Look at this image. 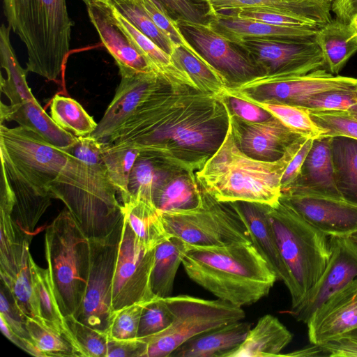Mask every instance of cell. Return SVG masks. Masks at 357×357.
<instances>
[{
  "instance_id": "6da1fadb",
  "label": "cell",
  "mask_w": 357,
  "mask_h": 357,
  "mask_svg": "<svg viewBox=\"0 0 357 357\" xmlns=\"http://www.w3.org/2000/svg\"><path fill=\"white\" fill-rule=\"evenodd\" d=\"M185 88L162 81L107 144L134 142L167 162H173L174 150L213 153L227 130L222 126L228 125L227 105L224 98L202 91L181 94Z\"/></svg>"
},
{
  "instance_id": "7a4b0ae2",
  "label": "cell",
  "mask_w": 357,
  "mask_h": 357,
  "mask_svg": "<svg viewBox=\"0 0 357 357\" xmlns=\"http://www.w3.org/2000/svg\"><path fill=\"white\" fill-rule=\"evenodd\" d=\"M306 138L297 139L278 160L254 158L238 146L229 109L224 139L197 173V179L204 191L220 202H246L274 208L280 202L282 175Z\"/></svg>"
},
{
  "instance_id": "3957f363",
  "label": "cell",
  "mask_w": 357,
  "mask_h": 357,
  "mask_svg": "<svg viewBox=\"0 0 357 357\" xmlns=\"http://www.w3.org/2000/svg\"><path fill=\"white\" fill-rule=\"evenodd\" d=\"M182 264L191 280L218 299L250 305L266 296L276 276L252 243L190 245Z\"/></svg>"
},
{
  "instance_id": "277c9868",
  "label": "cell",
  "mask_w": 357,
  "mask_h": 357,
  "mask_svg": "<svg viewBox=\"0 0 357 357\" xmlns=\"http://www.w3.org/2000/svg\"><path fill=\"white\" fill-rule=\"evenodd\" d=\"M8 26L27 53L26 70L49 81L63 72L73 22L66 0H3Z\"/></svg>"
},
{
  "instance_id": "5b68a950",
  "label": "cell",
  "mask_w": 357,
  "mask_h": 357,
  "mask_svg": "<svg viewBox=\"0 0 357 357\" xmlns=\"http://www.w3.org/2000/svg\"><path fill=\"white\" fill-rule=\"evenodd\" d=\"M270 218L281 257L293 288L291 308L296 307L323 273L331 255L328 236L280 202Z\"/></svg>"
},
{
  "instance_id": "8992f818",
  "label": "cell",
  "mask_w": 357,
  "mask_h": 357,
  "mask_svg": "<svg viewBox=\"0 0 357 357\" xmlns=\"http://www.w3.org/2000/svg\"><path fill=\"white\" fill-rule=\"evenodd\" d=\"M45 256L60 310L75 315L84 298L90 266V243L67 208L47 226Z\"/></svg>"
},
{
  "instance_id": "52a82bcc",
  "label": "cell",
  "mask_w": 357,
  "mask_h": 357,
  "mask_svg": "<svg viewBox=\"0 0 357 357\" xmlns=\"http://www.w3.org/2000/svg\"><path fill=\"white\" fill-rule=\"evenodd\" d=\"M165 298L173 314L172 322L160 333L140 337L146 344L145 357H169L191 337L245 317L241 307L218 298L206 300L188 295Z\"/></svg>"
},
{
  "instance_id": "ba28073f",
  "label": "cell",
  "mask_w": 357,
  "mask_h": 357,
  "mask_svg": "<svg viewBox=\"0 0 357 357\" xmlns=\"http://www.w3.org/2000/svg\"><path fill=\"white\" fill-rule=\"evenodd\" d=\"M195 208L162 212L165 228L190 245L223 246L252 243L248 231L236 212L204 191Z\"/></svg>"
},
{
  "instance_id": "9c48e42d",
  "label": "cell",
  "mask_w": 357,
  "mask_h": 357,
  "mask_svg": "<svg viewBox=\"0 0 357 357\" xmlns=\"http://www.w3.org/2000/svg\"><path fill=\"white\" fill-rule=\"evenodd\" d=\"M232 43L248 56L263 75L298 76L326 68L315 40L249 38Z\"/></svg>"
},
{
  "instance_id": "30bf717a",
  "label": "cell",
  "mask_w": 357,
  "mask_h": 357,
  "mask_svg": "<svg viewBox=\"0 0 357 357\" xmlns=\"http://www.w3.org/2000/svg\"><path fill=\"white\" fill-rule=\"evenodd\" d=\"M154 257L155 249L147 250L124 218L113 276L114 312L134 303H145L157 297L151 287Z\"/></svg>"
},
{
  "instance_id": "8fae6325",
  "label": "cell",
  "mask_w": 357,
  "mask_h": 357,
  "mask_svg": "<svg viewBox=\"0 0 357 357\" xmlns=\"http://www.w3.org/2000/svg\"><path fill=\"white\" fill-rule=\"evenodd\" d=\"M229 89L257 100L302 107L305 101L317 93L357 89V78L335 75L321 68L298 76L261 75Z\"/></svg>"
},
{
  "instance_id": "7c38bea8",
  "label": "cell",
  "mask_w": 357,
  "mask_h": 357,
  "mask_svg": "<svg viewBox=\"0 0 357 357\" xmlns=\"http://www.w3.org/2000/svg\"><path fill=\"white\" fill-rule=\"evenodd\" d=\"M121 232L108 239L89 240L87 285L82 303L73 315L79 321L107 334L114 314L112 282Z\"/></svg>"
},
{
  "instance_id": "4fadbf2b",
  "label": "cell",
  "mask_w": 357,
  "mask_h": 357,
  "mask_svg": "<svg viewBox=\"0 0 357 357\" xmlns=\"http://www.w3.org/2000/svg\"><path fill=\"white\" fill-rule=\"evenodd\" d=\"M189 43L228 80L230 86L263 75L262 71L236 44L209 24L176 21Z\"/></svg>"
},
{
  "instance_id": "5bb4252c",
  "label": "cell",
  "mask_w": 357,
  "mask_h": 357,
  "mask_svg": "<svg viewBox=\"0 0 357 357\" xmlns=\"http://www.w3.org/2000/svg\"><path fill=\"white\" fill-rule=\"evenodd\" d=\"M327 265L301 303L286 312L307 324L314 312L333 295L357 278V244L349 237L331 236Z\"/></svg>"
},
{
  "instance_id": "9a60e30c",
  "label": "cell",
  "mask_w": 357,
  "mask_h": 357,
  "mask_svg": "<svg viewBox=\"0 0 357 357\" xmlns=\"http://www.w3.org/2000/svg\"><path fill=\"white\" fill-rule=\"evenodd\" d=\"M84 3L89 19L103 45L115 60L121 77L155 73L124 30L113 5L102 0H87Z\"/></svg>"
},
{
  "instance_id": "2e32d148",
  "label": "cell",
  "mask_w": 357,
  "mask_h": 357,
  "mask_svg": "<svg viewBox=\"0 0 357 357\" xmlns=\"http://www.w3.org/2000/svg\"><path fill=\"white\" fill-rule=\"evenodd\" d=\"M280 201L327 236L357 232V204L342 197L285 193Z\"/></svg>"
},
{
  "instance_id": "e0dca14e",
  "label": "cell",
  "mask_w": 357,
  "mask_h": 357,
  "mask_svg": "<svg viewBox=\"0 0 357 357\" xmlns=\"http://www.w3.org/2000/svg\"><path fill=\"white\" fill-rule=\"evenodd\" d=\"M162 80L155 73L121 77L112 102L90 135L101 143H107L137 112Z\"/></svg>"
},
{
  "instance_id": "ac0fdd59",
  "label": "cell",
  "mask_w": 357,
  "mask_h": 357,
  "mask_svg": "<svg viewBox=\"0 0 357 357\" xmlns=\"http://www.w3.org/2000/svg\"><path fill=\"white\" fill-rule=\"evenodd\" d=\"M33 236L0 246V277L19 311L26 317H41L34 292L29 245Z\"/></svg>"
},
{
  "instance_id": "d6986e66",
  "label": "cell",
  "mask_w": 357,
  "mask_h": 357,
  "mask_svg": "<svg viewBox=\"0 0 357 357\" xmlns=\"http://www.w3.org/2000/svg\"><path fill=\"white\" fill-rule=\"evenodd\" d=\"M306 324L310 342L314 344L335 340L357 328V278L327 300Z\"/></svg>"
},
{
  "instance_id": "ffe728a7",
  "label": "cell",
  "mask_w": 357,
  "mask_h": 357,
  "mask_svg": "<svg viewBox=\"0 0 357 357\" xmlns=\"http://www.w3.org/2000/svg\"><path fill=\"white\" fill-rule=\"evenodd\" d=\"M227 204L245 225L252 243L268 262L277 280L282 281L290 293L292 280L280 252L269 214L271 207L246 202Z\"/></svg>"
},
{
  "instance_id": "44dd1931",
  "label": "cell",
  "mask_w": 357,
  "mask_h": 357,
  "mask_svg": "<svg viewBox=\"0 0 357 357\" xmlns=\"http://www.w3.org/2000/svg\"><path fill=\"white\" fill-rule=\"evenodd\" d=\"M232 122L234 135L240 149L259 160H275L299 138L303 137L284 125L274 116L257 123L242 121L243 126Z\"/></svg>"
},
{
  "instance_id": "7402d4cb",
  "label": "cell",
  "mask_w": 357,
  "mask_h": 357,
  "mask_svg": "<svg viewBox=\"0 0 357 357\" xmlns=\"http://www.w3.org/2000/svg\"><path fill=\"white\" fill-rule=\"evenodd\" d=\"M331 138L321 137L314 139L298 177L282 194L342 197L335 184Z\"/></svg>"
},
{
  "instance_id": "603a6c76",
  "label": "cell",
  "mask_w": 357,
  "mask_h": 357,
  "mask_svg": "<svg viewBox=\"0 0 357 357\" xmlns=\"http://www.w3.org/2000/svg\"><path fill=\"white\" fill-rule=\"evenodd\" d=\"M215 15L241 9H269L298 18L309 25L322 27L333 19L327 0H207Z\"/></svg>"
},
{
  "instance_id": "cb8c5ba5",
  "label": "cell",
  "mask_w": 357,
  "mask_h": 357,
  "mask_svg": "<svg viewBox=\"0 0 357 357\" xmlns=\"http://www.w3.org/2000/svg\"><path fill=\"white\" fill-rule=\"evenodd\" d=\"M208 24L231 42L249 38L315 40L320 28L311 25H274L228 15H216Z\"/></svg>"
},
{
  "instance_id": "d4e9b609",
  "label": "cell",
  "mask_w": 357,
  "mask_h": 357,
  "mask_svg": "<svg viewBox=\"0 0 357 357\" xmlns=\"http://www.w3.org/2000/svg\"><path fill=\"white\" fill-rule=\"evenodd\" d=\"M251 325L242 320L201 333L175 349L169 357H227L245 340Z\"/></svg>"
},
{
  "instance_id": "484cf974",
  "label": "cell",
  "mask_w": 357,
  "mask_h": 357,
  "mask_svg": "<svg viewBox=\"0 0 357 357\" xmlns=\"http://www.w3.org/2000/svg\"><path fill=\"white\" fill-rule=\"evenodd\" d=\"M1 123L15 121L29 128L50 144L65 149L73 145L77 137L59 126L47 114L36 98L17 105L1 102Z\"/></svg>"
},
{
  "instance_id": "4316f807",
  "label": "cell",
  "mask_w": 357,
  "mask_h": 357,
  "mask_svg": "<svg viewBox=\"0 0 357 357\" xmlns=\"http://www.w3.org/2000/svg\"><path fill=\"white\" fill-rule=\"evenodd\" d=\"M292 337L291 333L277 317L265 314L250 329L241 345L227 357L280 356Z\"/></svg>"
},
{
  "instance_id": "83f0119b",
  "label": "cell",
  "mask_w": 357,
  "mask_h": 357,
  "mask_svg": "<svg viewBox=\"0 0 357 357\" xmlns=\"http://www.w3.org/2000/svg\"><path fill=\"white\" fill-rule=\"evenodd\" d=\"M26 326L40 357H84L65 320L28 317Z\"/></svg>"
},
{
  "instance_id": "f1b7e54d",
  "label": "cell",
  "mask_w": 357,
  "mask_h": 357,
  "mask_svg": "<svg viewBox=\"0 0 357 357\" xmlns=\"http://www.w3.org/2000/svg\"><path fill=\"white\" fill-rule=\"evenodd\" d=\"M315 40L326 70L335 75L357 52V33L349 23L336 18L319 29Z\"/></svg>"
},
{
  "instance_id": "f546056e",
  "label": "cell",
  "mask_w": 357,
  "mask_h": 357,
  "mask_svg": "<svg viewBox=\"0 0 357 357\" xmlns=\"http://www.w3.org/2000/svg\"><path fill=\"white\" fill-rule=\"evenodd\" d=\"M190 247V245L181 238L170 236L155 248L151 287L155 296H172L177 271Z\"/></svg>"
},
{
  "instance_id": "4dcf8cb0",
  "label": "cell",
  "mask_w": 357,
  "mask_h": 357,
  "mask_svg": "<svg viewBox=\"0 0 357 357\" xmlns=\"http://www.w3.org/2000/svg\"><path fill=\"white\" fill-rule=\"evenodd\" d=\"M124 218L147 250L155 249L169 238L162 220V212L153 204L130 199L123 204Z\"/></svg>"
},
{
  "instance_id": "1f68e13d",
  "label": "cell",
  "mask_w": 357,
  "mask_h": 357,
  "mask_svg": "<svg viewBox=\"0 0 357 357\" xmlns=\"http://www.w3.org/2000/svg\"><path fill=\"white\" fill-rule=\"evenodd\" d=\"M142 151V146L134 142L102 143V156L107 176L116 188L122 205L130 199L129 178Z\"/></svg>"
},
{
  "instance_id": "d6a6232c",
  "label": "cell",
  "mask_w": 357,
  "mask_h": 357,
  "mask_svg": "<svg viewBox=\"0 0 357 357\" xmlns=\"http://www.w3.org/2000/svg\"><path fill=\"white\" fill-rule=\"evenodd\" d=\"M331 150L337 188L343 199L357 204V139L333 137Z\"/></svg>"
},
{
  "instance_id": "836d02e7",
  "label": "cell",
  "mask_w": 357,
  "mask_h": 357,
  "mask_svg": "<svg viewBox=\"0 0 357 357\" xmlns=\"http://www.w3.org/2000/svg\"><path fill=\"white\" fill-rule=\"evenodd\" d=\"M10 29L2 24L0 28V63L7 77L1 76L0 89L10 105L20 104L35 98L26 82V69L21 67L10 40Z\"/></svg>"
},
{
  "instance_id": "e575fe53",
  "label": "cell",
  "mask_w": 357,
  "mask_h": 357,
  "mask_svg": "<svg viewBox=\"0 0 357 357\" xmlns=\"http://www.w3.org/2000/svg\"><path fill=\"white\" fill-rule=\"evenodd\" d=\"M165 163L164 160L152 152L141 151L129 178L130 199H139L153 204L154 191L169 176L165 171Z\"/></svg>"
},
{
  "instance_id": "d590c367",
  "label": "cell",
  "mask_w": 357,
  "mask_h": 357,
  "mask_svg": "<svg viewBox=\"0 0 357 357\" xmlns=\"http://www.w3.org/2000/svg\"><path fill=\"white\" fill-rule=\"evenodd\" d=\"M174 62L190 77L199 91L224 97L230 84L227 78L204 59L197 57L181 46H175Z\"/></svg>"
},
{
  "instance_id": "8d00e7d4",
  "label": "cell",
  "mask_w": 357,
  "mask_h": 357,
  "mask_svg": "<svg viewBox=\"0 0 357 357\" xmlns=\"http://www.w3.org/2000/svg\"><path fill=\"white\" fill-rule=\"evenodd\" d=\"M225 93L236 96L261 107L287 127L305 137L317 139L322 137L324 133V131L313 121L309 110L303 107L266 100H257L244 93L233 91L229 87Z\"/></svg>"
},
{
  "instance_id": "74e56055",
  "label": "cell",
  "mask_w": 357,
  "mask_h": 357,
  "mask_svg": "<svg viewBox=\"0 0 357 357\" xmlns=\"http://www.w3.org/2000/svg\"><path fill=\"white\" fill-rule=\"evenodd\" d=\"M202 199L196 184L185 176L169 175L153 195V202L161 212L193 209L200 205Z\"/></svg>"
},
{
  "instance_id": "f35d334b",
  "label": "cell",
  "mask_w": 357,
  "mask_h": 357,
  "mask_svg": "<svg viewBox=\"0 0 357 357\" xmlns=\"http://www.w3.org/2000/svg\"><path fill=\"white\" fill-rule=\"evenodd\" d=\"M50 116L56 123L75 136L90 135L98 123L75 99L55 95L50 105Z\"/></svg>"
},
{
  "instance_id": "ab89813d",
  "label": "cell",
  "mask_w": 357,
  "mask_h": 357,
  "mask_svg": "<svg viewBox=\"0 0 357 357\" xmlns=\"http://www.w3.org/2000/svg\"><path fill=\"white\" fill-rule=\"evenodd\" d=\"M30 265L34 292L41 317L50 321H63L65 317L60 310L49 268L38 266L32 257Z\"/></svg>"
},
{
  "instance_id": "60d3db41",
  "label": "cell",
  "mask_w": 357,
  "mask_h": 357,
  "mask_svg": "<svg viewBox=\"0 0 357 357\" xmlns=\"http://www.w3.org/2000/svg\"><path fill=\"white\" fill-rule=\"evenodd\" d=\"M114 6L139 31L165 52L172 54L176 45L158 28L135 0Z\"/></svg>"
},
{
  "instance_id": "b9f144b4",
  "label": "cell",
  "mask_w": 357,
  "mask_h": 357,
  "mask_svg": "<svg viewBox=\"0 0 357 357\" xmlns=\"http://www.w3.org/2000/svg\"><path fill=\"white\" fill-rule=\"evenodd\" d=\"M158 28L176 45L192 54L204 59L181 33L176 20L170 17L157 0H135Z\"/></svg>"
},
{
  "instance_id": "7bdbcfd3",
  "label": "cell",
  "mask_w": 357,
  "mask_h": 357,
  "mask_svg": "<svg viewBox=\"0 0 357 357\" xmlns=\"http://www.w3.org/2000/svg\"><path fill=\"white\" fill-rule=\"evenodd\" d=\"M65 321L84 357H107L109 341L107 333L79 321L73 315L65 317Z\"/></svg>"
},
{
  "instance_id": "ee69618b",
  "label": "cell",
  "mask_w": 357,
  "mask_h": 357,
  "mask_svg": "<svg viewBox=\"0 0 357 357\" xmlns=\"http://www.w3.org/2000/svg\"><path fill=\"white\" fill-rule=\"evenodd\" d=\"M172 320L173 314L166 298L155 297L144 305L137 337L160 333L169 327Z\"/></svg>"
},
{
  "instance_id": "f6af8a7d",
  "label": "cell",
  "mask_w": 357,
  "mask_h": 357,
  "mask_svg": "<svg viewBox=\"0 0 357 357\" xmlns=\"http://www.w3.org/2000/svg\"><path fill=\"white\" fill-rule=\"evenodd\" d=\"M313 121L324 131L322 137L342 136L357 139V119L346 111L309 110Z\"/></svg>"
},
{
  "instance_id": "bcb514c9",
  "label": "cell",
  "mask_w": 357,
  "mask_h": 357,
  "mask_svg": "<svg viewBox=\"0 0 357 357\" xmlns=\"http://www.w3.org/2000/svg\"><path fill=\"white\" fill-rule=\"evenodd\" d=\"M174 20L208 24L215 16L207 0H157Z\"/></svg>"
},
{
  "instance_id": "7dc6e473",
  "label": "cell",
  "mask_w": 357,
  "mask_h": 357,
  "mask_svg": "<svg viewBox=\"0 0 357 357\" xmlns=\"http://www.w3.org/2000/svg\"><path fill=\"white\" fill-rule=\"evenodd\" d=\"M144 303H134L114 312L108 335L115 339L137 337Z\"/></svg>"
},
{
  "instance_id": "c3c4849f",
  "label": "cell",
  "mask_w": 357,
  "mask_h": 357,
  "mask_svg": "<svg viewBox=\"0 0 357 357\" xmlns=\"http://www.w3.org/2000/svg\"><path fill=\"white\" fill-rule=\"evenodd\" d=\"M357 103V89L335 90L317 93L303 105L308 110L346 111Z\"/></svg>"
},
{
  "instance_id": "681fc988",
  "label": "cell",
  "mask_w": 357,
  "mask_h": 357,
  "mask_svg": "<svg viewBox=\"0 0 357 357\" xmlns=\"http://www.w3.org/2000/svg\"><path fill=\"white\" fill-rule=\"evenodd\" d=\"M226 15L235 16L240 19L255 20L274 25H309L298 18L269 9H241Z\"/></svg>"
},
{
  "instance_id": "f907efd6",
  "label": "cell",
  "mask_w": 357,
  "mask_h": 357,
  "mask_svg": "<svg viewBox=\"0 0 357 357\" xmlns=\"http://www.w3.org/2000/svg\"><path fill=\"white\" fill-rule=\"evenodd\" d=\"M8 291L1 283L0 294V317L18 335L31 339L26 326V317L22 314L12 301L8 300Z\"/></svg>"
},
{
  "instance_id": "816d5d0a",
  "label": "cell",
  "mask_w": 357,
  "mask_h": 357,
  "mask_svg": "<svg viewBox=\"0 0 357 357\" xmlns=\"http://www.w3.org/2000/svg\"><path fill=\"white\" fill-rule=\"evenodd\" d=\"M224 98L231 111L241 121L257 123L266 121L272 116L261 107L236 96L225 93Z\"/></svg>"
},
{
  "instance_id": "f5cc1de1",
  "label": "cell",
  "mask_w": 357,
  "mask_h": 357,
  "mask_svg": "<svg viewBox=\"0 0 357 357\" xmlns=\"http://www.w3.org/2000/svg\"><path fill=\"white\" fill-rule=\"evenodd\" d=\"M146 342L140 337L115 339L109 337L107 357H145Z\"/></svg>"
},
{
  "instance_id": "db71d44e",
  "label": "cell",
  "mask_w": 357,
  "mask_h": 357,
  "mask_svg": "<svg viewBox=\"0 0 357 357\" xmlns=\"http://www.w3.org/2000/svg\"><path fill=\"white\" fill-rule=\"evenodd\" d=\"M314 139L307 137L288 164L281 180L282 192L287 189L298 177Z\"/></svg>"
},
{
  "instance_id": "11a10c76",
  "label": "cell",
  "mask_w": 357,
  "mask_h": 357,
  "mask_svg": "<svg viewBox=\"0 0 357 357\" xmlns=\"http://www.w3.org/2000/svg\"><path fill=\"white\" fill-rule=\"evenodd\" d=\"M330 357H357V340L342 336L320 343Z\"/></svg>"
},
{
  "instance_id": "9f6ffc18",
  "label": "cell",
  "mask_w": 357,
  "mask_h": 357,
  "mask_svg": "<svg viewBox=\"0 0 357 357\" xmlns=\"http://www.w3.org/2000/svg\"><path fill=\"white\" fill-rule=\"evenodd\" d=\"M0 327L2 333L19 348L32 356L40 357L31 339H26L16 334L10 328L6 322L1 317H0Z\"/></svg>"
},
{
  "instance_id": "6f0895ef",
  "label": "cell",
  "mask_w": 357,
  "mask_h": 357,
  "mask_svg": "<svg viewBox=\"0 0 357 357\" xmlns=\"http://www.w3.org/2000/svg\"><path fill=\"white\" fill-rule=\"evenodd\" d=\"M331 11L335 15L336 19L349 23L357 14V0H333L331 2Z\"/></svg>"
},
{
  "instance_id": "680465c9",
  "label": "cell",
  "mask_w": 357,
  "mask_h": 357,
  "mask_svg": "<svg viewBox=\"0 0 357 357\" xmlns=\"http://www.w3.org/2000/svg\"><path fill=\"white\" fill-rule=\"evenodd\" d=\"M280 356H328V354L320 344L310 343V345L303 347L298 350L286 354H280Z\"/></svg>"
},
{
  "instance_id": "91938a15",
  "label": "cell",
  "mask_w": 357,
  "mask_h": 357,
  "mask_svg": "<svg viewBox=\"0 0 357 357\" xmlns=\"http://www.w3.org/2000/svg\"><path fill=\"white\" fill-rule=\"evenodd\" d=\"M347 112L353 118L357 119V103L350 107Z\"/></svg>"
},
{
  "instance_id": "94428289",
  "label": "cell",
  "mask_w": 357,
  "mask_h": 357,
  "mask_svg": "<svg viewBox=\"0 0 357 357\" xmlns=\"http://www.w3.org/2000/svg\"><path fill=\"white\" fill-rule=\"evenodd\" d=\"M349 24L354 29V30L357 33V14H356L350 20Z\"/></svg>"
},
{
  "instance_id": "6125c7cd",
  "label": "cell",
  "mask_w": 357,
  "mask_h": 357,
  "mask_svg": "<svg viewBox=\"0 0 357 357\" xmlns=\"http://www.w3.org/2000/svg\"><path fill=\"white\" fill-rule=\"evenodd\" d=\"M84 2L86 1L87 0H82ZM102 1H104L109 4H112L113 6H115L116 4H119V3H123V2H126V1H130V0H102Z\"/></svg>"
},
{
  "instance_id": "be15d7a7",
  "label": "cell",
  "mask_w": 357,
  "mask_h": 357,
  "mask_svg": "<svg viewBox=\"0 0 357 357\" xmlns=\"http://www.w3.org/2000/svg\"><path fill=\"white\" fill-rule=\"evenodd\" d=\"M342 336H347L357 340V328L354 329ZM342 337V336H341Z\"/></svg>"
},
{
  "instance_id": "e7e4bbea",
  "label": "cell",
  "mask_w": 357,
  "mask_h": 357,
  "mask_svg": "<svg viewBox=\"0 0 357 357\" xmlns=\"http://www.w3.org/2000/svg\"><path fill=\"white\" fill-rule=\"evenodd\" d=\"M349 238L357 244V232L352 234Z\"/></svg>"
},
{
  "instance_id": "03108f58",
  "label": "cell",
  "mask_w": 357,
  "mask_h": 357,
  "mask_svg": "<svg viewBox=\"0 0 357 357\" xmlns=\"http://www.w3.org/2000/svg\"><path fill=\"white\" fill-rule=\"evenodd\" d=\"M327 1H330V2H332L333 0H327Z\"/></svg>"
}]
</instances>
